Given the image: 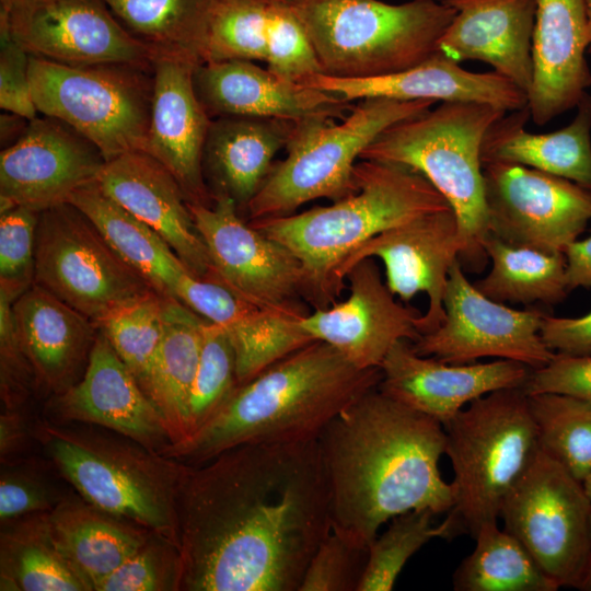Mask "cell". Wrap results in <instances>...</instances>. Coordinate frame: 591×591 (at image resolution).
I'll return each mask as SVG.
<instances>
[{"label": "cell", "instance_id": "obj_1", "mask_svg": "<svg viewBox=\"0 0 591 591\" xmlns=\"http://www.w3.org/2000/svg\"><path fill=\"white\" fill-rule=\"evenodd\" d=\"M176 520L181 591H299L332 530L317 440L246 443L185 464Z\"/></svg>", "mask_w": 591, "mask_h": 591}, {"label": "cell", "instance_id": "obj_2", "mask_svg": "<svg viewBox=\"0 0 591 591\" xmlns=\"http://www.w3.org/2000/svg\"><path fill=\"white\" fill-rule=\"evenodd\" d=\"M317 443L332 528L366 545L398 514L422 509L439 514L454 507L453 485L439 470L447 443L443 425L378 387L336 416Z\"/></svg>", "mask_w": 591, "mask_h": 591}, {"label": "cell", "instance_id": "obj_3", "mask_svg": "<svg viewBox=\"0 0 591 591\" xmlns=\"http://www.w3.org/2000/svg\"><path fill=\"white\" fill-rule=\"evenodd\" d=\"M381 379V368L359 369L329 344L313 340L239 385L202 427L161 454L197 465L241 444L317 440Z\"/></svg>", "mask_w": 591, "mask_h": 591}, {"label": "cell", "instance_id": "obj_4", "mask_svg": "<svg viewBox=\"0 0 591 591\" xmlns=\"http://www.w3.org/2000/svg\"><path fill=\"white\" fill-rule=\"evenodd\" d=\"M354 177L357 190L332 205L247 221L300 260L314 310L336 302L344 288L335 273L363 243L417 217L451 208L425 176L403 165L359 160Z\"/></svg>", "mask_w": 591, "mask_h": 591}, {"label": "cell", "instance_id": "obj_5", "mask_svg": "<svg viewBox=\"0 0 591 591\" xmlns=\"http://www.w3.org/2000/svg\"><path fill=\"white\" fill-rule=\"evenodd\" d=\"M32 433L79 497L178 546L176 493L184 463L89 424L42 419Z\"/></svg>", "mask_w": 591, "mask_h": 591}, {"label": "cell", "instance_id": "obj_6", "mask_svg": "<svg viewBox=\"0 0 591 591\" xmlns=\"http://www.w3.org/2000/svg\"><path fill=\"white\" fill-rule=\"evenodd\" d=\"M507 112L478 102H441L433 109L385 129L361 153L374 160L409 167L447 199L460 230L459 260L478 273L487 263L488 235L482 144L489 127Z\"/></svg>", "mask_w": 591, "mask_h": 591}, {"label": "cell", "instance_id": "obj_7", "mask_svg": "<svg viewBox=\"0 0 591 591\" xmlns=\"http://www.w3.org/2000/svg\"><path fill=\"white\" fill-rule=\"evenodd\" d=\"M317 56L322 73L366 79L409 69L434 55L455 10L412 0H296L290 4Z\"/></svg>", "mask_w": 591, "mask_h": 591}, {"label": "cell", "instance_id": "obj_8", "mask_svg": "<svg viewBox=\"0 0 591 591\" xmlns=\"http://www.w3.org/2000/svg\"><path fill=\"white\" fill-rule=\"evenodd\" d=\"M433 104L368 97L352 104L338 123L329 116L296 121L287 155L274 163L248 204L247 221L289 216L309 201L351 195L357 190L355 166L368 146L390 126L421 115Z\"/></svg>", "mask_w": 591, "mask_h": 591}, {"label": "cell", "instance_id": "obj_9", "mask_svg": "<svg viewBox=\"0 0 591 591\" xmlns=\"http://www.w3.org/2000/svg\"><path fill=\"white\" fill-rule=\"evenodd\" d=\"M453 470L451 512L472 536L498 522L505 498L540 451L528 394L502 389L476 398L445 426Z\"/></svg>", "mask_w": 591, "mask_h": 591}, {"label": "cell", "instance_id": "obj_10", "mask_svg": "<svg viewBox=\"0 0 591 591\" xmlns=\"http://www.w3.org/2000/svg\"><path fill=\"white\" fill-rule=\"evenodd\" d=\"M32 96L39 114L57 118L109 161L147 150L153 69L126 63L71 66L30 56Z\"/></svg>", "mask_w": 591, "mask_h": 591}, {"label": "cell", "instance_id": "obj_11", "mask_svg": "<svg viewBox=\"0 0 591 591\" xmlns=\"http://www.w3.org/2000/svg\"><path fill=\"white\" fill-rule=\"evenodd\" d=\"M35 283L96 325L157 292L70 202L39 213Z\"/></svg>", "mask_w": 591, "mask_h": 591}, {"label": "cell", "instance_id": "obj_12", "mask_svg": "<svg viewBox=\"0 0 591 591\" xmlns=\"http://www.w3.org/2000/svg\"><path fill=\"white\" fill-rule=\"evenodd\" d=\"M500 518L559 588L579 589L591 559V500L582 482L540 449Z\"/></svg>", "mask_w": 591, "mask_h": 591}, {"label": "cell", "instance_id": "obj_13", "mask_svg": "<svg viewBox=\"0 0 591 591\" xmlns=\"http://www.w3.org/2000/svg\"><path fill=\"white\" fill-rule=\"evenodd\" d=\"M188 208L209 253V280L266 312L306 314L300 303L308 302L306 276L289 248L245 221L228 197L209 206L188 202Z\"/></svg>", "mask_w": 591, "mask_h": 591}, {"label": "cell", "instance_id": "obj_14", "mask_svg": "<svg viewBox=\"0 0 591 591\" xmlns=\"http://www.w3.org/2000/svg\"><path fill=\"white\" fill-rule=\"evenodd\" d=\"M443 306L442 324L412 343L420 356L449 363L494 357L537 369L556 354L541 336L543 311L515 310L489 299L468 281L459 258L449 270Z\"/></svg>", "mask_w": 591, "mask_h": 591}, {"label": "cell", "instance_id": "obj_15", "mask_svg": "<svg viewBox=\"0 0 591 591\" xmlns=\"http://www.w3.org/2000/svg\"><path fill=\"white\" fill-rule=\"evenodd\" d=\"M488 234L547 253H564L591 221V192L525 165L483 164Z\"/></svg>", "mask_w": 591, "mask_h": 591}, {"label": "cell", "instance_id": "obj_16", "mask_svg": "<svg viewBox=\"0 0 591 591\" xmlns=\"http://www.w3.org/2000/svg\"><path fill=\"white\" fill-rule=\"evenodd\" d=\"M0 25L30 56L71 66L153 69V55L101 0L21 1L0 9Z\"/></svg>", "mask_w": 591, "mask_h": 591}, {"label": "cell", "instance_id": "obj_17", "mask_svg": "<svg viewBox=\"0 0 591 591\" xmlns=\"http://www.w3.org/2000/svg\"><path fill=\"white\" fill-rule=\"evenodd\" d=\"M461 247L457 218L449 208L417 217L370 239L340 264L335 277L345 288L346 275L357 263L381 259L385 282L394 296L409 302L420 292L427 294L428 309L418 320V331L428 334L444 321L449 270Z\"/></svg>", "mask_w": 591, "mask_h": 591}, {"label": "cell", "instance_id": "obj_18", "mask_svg": "<svg viewBox=\"0 0 591 591\" xmlns=\"http://www.w3.org/2000/svg\"><path fill=\"white\" fill-rule=\"evenodd\" d=\"M102 152L63 121L30 120L23 136L0 154V212L23 206L42 212L68 202L79 188L96 182Z\"/></svg>", "mask_w": 591, "mask_h": 591}, {"label": "cell", "instance_id": "obj_19", "mask_svg": "<svg viewBox=\"0 0 591 591\" xmlns=\"http://www.w3.org/2000/svg\"><path fill=\"white\" fill-rule=\"evenodd\" d=\"M349 296L300 318L303 331L314 340L336 348L359 369L380 368L399 340L416 341L421 334V313L402 304L383 281L374 258L357 263L346 275Z\"/></svg>", "mask_w": 591, "mask_h": 591}, {"label": "cell", "instance_id": "obj_20", "mask_svg": "<svg viewBox=\"0 0 591 591\" xmlns=\"http://www.w3.org/2000/svg\"><path fill=\"white\" fill-rule=\"evenodd\" d=\"M378 389L393 399L441 422L488 393L522 387L532 369L498 359L485 363H449L418 355L409 340L397 341L381 364Z\"/></svg>", "mask_w": 591, "mask_h": 591}, {"label": "cell", "instance_id": "obj_21", "mask_svg": "<svg viewBox=\"0 0 591 591\" xmlns=\"http://www.w3.org/2000/svg\"><path fill=\"white\" fill-rule=\"evenodd\" d=\"M55 420L89 424L162 453L172 441L157 406L99 329L82 378L51 396Z\"/></svg>", "mask_w": 591, "mask_h": 591}, {"label": "cell", "instance_id": "obj_22", "mask_svg": "<svg viewBox=\"0 0 591 591\" xmlns=\"http://www.w3.org/2000/svg\"><path fill=\"white\" fill-rule=\"evenodd\" d=\"M113 200L152 228L190 274L210 279L212 266L188 200L173 174L143 151H130L106 161L96 178Z\"/></svg>", "mask_w": 591, "mask_h": 591}, {"label": "cell", "instance_id": "obj_23", "mask_svg": "<svg viewBox=\"0 0 591 591\" xmlns=\"http://www.w3.org/2000/svg\"><path fill=\"white\" fill-rule=\"evenodd\" d=\"M196 95L208 116H246L301 120L341 119L350 102L323 90L285 80L254 61L204 62L193 74Z\"/></svg>", "mask_w": 591, "mask_h": 591}, {"label": "cell", "instance_id": "obj_24", "mask_svg": "<svg viewBox=\"0 0 591 591\" xmlns=\"http://www.w3.org/2000/svg\"><path fill=\"white\" fill-rule=\"evenodd\" d=\"M584 0H537L530 118L540 126L577 107L591 86Z\"/></svg>", "mask_w": 591, "mask_h": 591}, {"label": "cell", "instance_id": "obj_25", "mask_svg": "<svg viewBox=\"0 0 591 591\" xmlns=\"http://www.w3.org/2000/svg\"><path fill=\"white\" fill-rule=\"evenodd\" d=\"M196 66L170 58L153 62V97L146 153L176 178L188 202L211 205L202 152L211 118L194 88Z\"/></svg>", "mask_w": 591, "mask_h": 591}, {"label": "cell", "instance_id": "obj_26", "mask_svg": "<svg viewBox=\"0 0 591 591\" xmlns=\"http://www.w3.org/2000/svg\"><path fill=\"white\" fill-rule=\"evenodd\" d=\"M455 15L438 50L460 63L477 60L529 93L537 0H447Z\"/></svg>", "mask_w": 591, "mask_h": 591}, {"label": "cell", "instance_id": "obj_27", "mask_svg": "<svg viewBox=\"0 0 591 591\" xmlns=\"http://www.w3.org/2000/svg\"><path fill=\"white\" fill-rule=\"evenodd\" d=\"M173 298L227 331L236 355L240 385L314 340L301 327V317L266 312L225 286L189 271L178 279Z\"/></svg>", "mask_w": 591, "mask_h": 591}, {"label": "cell", "instance_id": "obj_28", "mask_svg": "<svg viewBox=\"0 0 591 591\" xmlns=\"http://www.w3.org/2000/svg\"><path fill=\"white\" fill-rule=\"evenodd\" d=\"M348 102L368 97L397 101L478 102L505 112L528 106V95L495 71L472 72L440 51L422 62L383 77L366 79L335 78L323 73L306 83Z\"/></svg>", "mask_w": 591, "mask_h": 591}, {"label": "cell", "instance_id": "obj_29", "mask_svg": "<svg viewBox=\"0 0 591 591\" xmlns=\"http://www.w3.org/2000/svg\"><path fill=\"white\" fill-rule=\"evenodd\" d=\"M12 309L37 386L55 396L74 385L86 368L97 325L36 283Z\"/></svg>", "mask_w": 591, "mask_h": 591}, {"label": "cell", "instance_id": "obj_30", "mask_svg": "<svg viewBox=\"0 0 591 591\" xmlns=\"http://www.w3.org/2000/svg\"><path fill=\"white\" fill-rule=\"evenodd\" d=\"M294 125V120L279 118H212L202 152V174L212 200L228 197L245 215L276 154L286 149Z\"/></svg>", "mask_w": 591, "mask_h": 591}, {"label": "cell", "instance_id": "obj_31", "mask_svg": "<svg viewBox=\"0 0 591 591\" xmlns=\"http://www.w3.org/2000/svg\"><path fill=\"white\" fill-rule=\"evenodd\" d=\"M526 107L507 112L487 130L480 150L482 164L502 162L533 167L591 192V95L577 105L564 128L534 134L525 129Z\"/></svg>", "mask_w": 591, "mask_h": 591}, {"label": "cell", "instance_id": "obj_32", "mask_svg": "<svg viewBox=\"0 0 591 591\" xmlns=\"http://www.w3.org/2000/svg\"><path fill=\"white\" fill-rule=\"evenodd\" d=\"M48 520L61 553L90 591L152 533L73 496H65Z\"/></svg>", "mask_w": 591, "mask_h": 591}, {"label": "cell", "instance_id": "obj_33", "mask_svg": "<svg viewBox=\"0 0 591 591\" xmlns=\"http://www.w3.org/2000/svg\"><path fill=\"white\" fill-rule=\"evenodd\" d=\"M205 323L176 299L165 298L164 331L151 366L147 395L162 416L171 444L189 436V401Z\"/></svg>", "mask_w": 591, "mask_h": 591}, {"label": "cell", "instance_id": "obj_34", "mask_svg": "<svg viewBox=\"0 0 591 591\" xmlns=\"http://www.w3.org/2000/svg\"><path fill=\"white\" fill-rule=\"evenodd\" d=\"M68 202L82 211L116 254L161 296L173 298L178 279L189 271L170 245L93 182Z\"/></svg>", "mask_w": 591, "mask_h": 591}, {"label": "cell", "instance_id": "obj_35", "mask_svg": "<svg viewBox=\"0 0 591 591\" xmlns=\"http://www.w3.org/2000/svg\"><path fill=\"white\" fill-rule=\"evenodd\" d=\"M154 57L205 62L219 0H101Z\"/></svg>", "mask_w": 591, "mask_h": 591}, {"label": "cell", "instance_id": "obj_36", "mask_svg": "<svg viewBox=\"0 0 591 591\" xmlns=\"http://www.w3.org/2000/svg\"><path fill=\"white\" fill-rule=\"evenodd\" d=\"M1 591H90L61 553L48 512L1 523Z\"/></svg>", "mask_w": 591, "mask_h": 591}, {"label": "cell", "instance_id": "obj_37", "mask_svg": "<svg viewBox=\"0 0 591 591\" xmlns=\"http://www.w3.org/2000/svg\"><path fill=\"white\" fill-rule=\"evenodd\" d=\"M493 266L474 286L497 302L556 304L569 293L564 253L512 245L493 234L484 241Z\"/></svg>", "mask_w": 591, "mask_h": 591}, {"label": "cell", "instance_id": "obj_38", "mask_svg": "<svg viewBox=\"0 0 591 591\" xmlns=\"http://www.w3.org/2000/svg\"><path fill=\"white\" fill-rule=\"evenodd\" d=\"M475 547L453 573L456 591H556L558 584L498 522L479 528Z\"/></svg>", "mask_w": 591, "mask_h": 591}, {"label": "cell", "instance_id": "obj_39", "mask_svg": "<svg viewBox=\"0 0 591 591\" xmlns=\"http://www.w3.org/2000/svg\"><path fill=\"white\" fill-rule=\"evenodd\" d=\"M528 399L540 449L583 483L591 473V401L561 393Z\"/></svg>", "mask_w": 591, "mask_h": 591}, {"label": "cell", "instance_id": "obj_40", "mask_svg": "<svg viewBox=\"0 0 591 591\" xmlns=\"http://www.w3.org/2000/svg\"><path fill=\"white\" fill-rule=\"evenodd\" d=\"M431 510H412L392 518L369 544L368 561L358 591H390L408 559L433 538H447L461 526L450 514L433 524Z\"/></svg>", "mask_w": 591, "mask_h": 591}, {"label": "cell", "instance_id": "obj_41", "mask_svg": "<svg viewBox=\"0 0 591 591\" xmlns=\"http://www.w3.org/2000/svg\"><path fill=\"white\" fill-rule=\"evenodd\" d=\"M165 298L153 292L97 324L146 394L163 336Z\"/></svg>", "mask_w": 591, "mask_h": 591}, {"label": "cell", "instance_id": "obj_42", "mask_svg": "<svg viewBox=\"0 0 591 591\" xmlns=\"http://www.w3.org/2000/svg\"><path fill=\"white\" fill-rule=\"evenodd\" d=\"M268 8V3L256 0H219L210 23L205 62H266Z\"/></svg>", "mask_w": 591, "mask_h": 591}, {"label": "cell", "instance_id": "obj_43", "mask_svg": "<svg viewBox=\"0 0 591 591\" xmlns=\"http://www.w3.org/2000/svg\"><path fill=\"white\" fill-rule=\"evenodd\" d=\"M239 385L236 355L227 331L206 321L189 401V436L223 406Z\"/></svg>", "mask_w": 591, "mask_h": 591}, {"label": "cell", "instance_id": "obj_44", "mask_svg": "<svg viewBox=\"0 0 591 591\" xmlns=\"http://www.w3.org/2000/svg\"><path fill=\"white\" fill-rule=\"evenodd\" d=\"M182 571L178 546L152 532L140 548L95 586L94 591H178Z\"/></svg>", "mask_w": 591, "mask_h": 591}, {"label": "cell", "instance_id": "obj_45", "mask_svg": "<svg viewBox=\"0 0 591 591\" xmlns=\"http://www.w3.org/2000/svg\"><path fill=\"white\" fill-rule=\"evenodd\" d=\"M266 63L276 76L301 84L322 73L313 45L290 4H269Z\"/></svg>", "mask_w": 591, "mask_h": 591}, {"label": "cell", "instance_id": "obj_46", "mask_svg": "<svg viewBox=\"0 0 591 591\" xmlns=\"http://www.w3.org/2000/svg\"><path fill=\"white\" fill-rule=\"evenodd\" d=\"M369 545L332 528L305 570L299 591H358Z\"/></svg>", "mask_w": 591, "mask_h": 591}, {"label": "cell", "instance_id": "obj_47", "mask_svg": "<svg viewBox=\"0 0 591 591\" xmlns=\"http://www.w3.org/2000/svg\"><path fill=\"white\" fill-rule=\"evenodd\" d=\"M39 213L23 206L0 212V292L13 302L35 283Z\"/></svg>", "mask_w": 591, "mask_h": 591}, {"label": "cell", "instance_id": "obj_48", "mask_svg": "<svg viewBox=\"0 0 591 591\" xmlns=\"http://www.w3.org/2000/svg\"><path fill=\"white\" fill-rule=\"evenodd\" d=\"M31 461L1 464V523L34 513L51 511L65 497Z\"/></svg>", "mask_w": 591, "mask_h": 591}, {"label": "cell", "instance_id": "obj_49", "mask_svg": "<svg viewBox=\"0 0 591 591\" xmlns=\"http://www.w3.org/2000/svg\"><path fill=\"white\" fill-rule=\"evenodd\" d=\"M13 301L0 292V387L3 408H21L33 389L36 374L20 339Z\"/></svg>", "mask_w": 591, "mask_h": 591}, {"label": "cell", "instance_id": "obj_50", "mask_svg": "<svg viewBox=\"0 0 591 591\" xmlns=\"http://www.w3.org/2000/svg\"><path fill=\"white\" fill-rule=\"evenodd\" d=\"M30 55L0 25V108L33 120L35 106L28 76Z\"/></svg>", "mask_w": 591, "mask_h": 591}, {"label": "cell", "instance_id": "obj_51", "mask_svg": "<svg viewBox=\"0 0 591 591\" xmlns=\"http://www.w3.org/2000/svg\"><path fill=\"white\" fill-rule=\"evenodd\" d=\"M522 390L528 395L561 393L591 401V355L556 352L547 364L532 369Z\"/></svg>", "mask_w": 591, "mask_h": 591}, {"label": "cell", "instance_id": "obj_52", "mask_svg": "<svg viewBox=\"0 0 591 591\" xmlns=\"http://www.w3.org/2000/svg\"><path fill=\"white\" fill-rule=\"evenodd\" d=\"M541 336L549 349L571 356L591 355V311L579 317L545 314Z\"/></svg>", "mask_w": 591, "mask_h": 591}, {"label": "cell", "instance_id": "obj_53", "mask_svg": "<svg viewBox=\"0 0 591 591\" xmlns=\"http://www.w3.org/2000/svg\"><path fill=\"white\" fill-rule=\"evenodd\" d=\"M33 437L21 408H2L0 416L1 464L16 461L27 438Z\"/></svg>", "mask_w": 591, "mask_h": 591}, {"label": "cell", "instance_id": "obj_54", "mask_svg": "<svg viewBox=\"0 0 591 591\" xmlns=\"http://www.w3.org/2000/svg\"><path fill=\"white\" fill-rule=\"evenodd\" d=\"M569 292L577 288L591 289V234L576 240L564 252Z\"/></svg>", "mask_w": 591, "mask_h": 591}, {"label": "cell", "instance_id": "obj_55", "mask_svg": "<svg viewBox=\"0 0 591 591\" xmlns=\"http://www.w3.org/2000/svg\"><path fill=\"white\" fill-rule=\"evenodd\" d=\"M5 113V115H1V144H7L5 148H8L14 143L15 136L19 139L23 136L30 120L12 113Z\"/></svg>", "mask_w": 591, "mask_h": 591}, {"label": "cell", "instance_id": "obj_56", "mask_svg": "<svg viewBox=\"0 0 591 591\" xmlns=\"http://www.w3.org/2000/svg\"><path fill=\"white\" fill-rule=\"evenodd\" d=\"M579 590L591 591V559L586 570L583 580L579 587Z\"/></svg>", "mask_w": 591, "mask_h": 591}, {"label": "cell", "instance_id": "obj_57", "mask_svg": "<svg viewBox=\"0 0 591 591\" xmlns=\"http://www.w3.org/2000/svg\"><path fill=\"white\" fill-rule=\"evenodd\" d=\"M584 2H586V12H587V22H588V33H589L588 53L591 54V0H584Z\"/></svg>", "mask_w": 591, "mask_h": 591}, {"label": "cell", "instance_id": "obj_58", "mask_svg": "<svg viewBox=\"0 0 591 591\" xmlns=\"http://www.w3.org/2000/svg\"><path fill=\"white\" fill-rule=\"evenodd\" d=\"M268 4H292L296 0H256Z\"/></svg>", "mask_w": 591, "mask_h": 591}, {"label": "cell", "instance_id": "obj_59", "mask_svg": "<svg viewBox=\"0 0 591 591\" xmlns=\"http://www.w3.org/2000/svg\"><path fill=\"white\" fill-rule=\"evenodd\" d=\"M21 1H33V0H0V9H7L11 7L12 4L21 2Z\"/></svg>", "mask_w": 591, "mask_h": 591}, {"label": "cell", "instance_id": "obj_60", "mask_svg": "<svg viewBox=\"0 0 591 591\" xmlns=\"http://www.w3.org/2000/svg\"><path fill=\"white\" fill-rule=\"evenodd\" d=\"M583 487L588 495V497L591 500V473L588 475V477L583 480Z\"/></svg>", "mask_w": 591, "mask_h": 591}, {"label": "cell", "instance_id": "obj_61", "mask_svg": "<svg viewBox=\"0 0 591 591\" xmlns=\"http://www.w3.org/2000/svg\"><path fill=\"white\" fill-rule=\"evenodd\" d=\"M434 1L445 2L447 0H434Z\"/></svg>", "mask_w": 591, "mask_h": 591}]
</instances>
